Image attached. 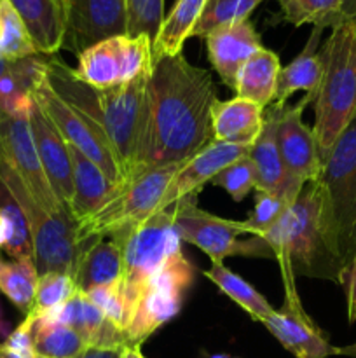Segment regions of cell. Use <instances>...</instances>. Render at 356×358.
<instances>
[{"mask_svg":"<svg viewBox=\"0 0 356 358\" xmlns=\"http://www.w3.org/2000/svg\"><path fill=\"white\" fill-rule=\"evenodd\" d=\"M215 100L212 73L188 63L184 55L154 63L147 83L140 168L185 163L212 143Z\"/></svg>","mask_w":356,"mask_h":358,"instance_id":"6da1fadb","label":"cell"},{"mask_svg":"<svg viewBox=\"0 0 356 358\" xmlns=\"http://www.w3.org/2000/svg\"><path fill=\"white\" fill-rule=\"evenodd\" d=\"M150 73L136 77L124 86L94 90L73 76V69L54 56H47L45 80L56 94L79 114L89 119L114 149L122 171V182L136 177L140 168L145 98Z\"/></svg>","mask_w":356,"mask_h":358,"instance_id":"7a4b0ae2","label":"cell"},{"mask_svg":"<svg viewBox=\"0 0 356 358\" xmlns=\"http://www.w3.org/2000/svg\"><path fill=\"white\" fill-rule=\"evenodd\" d=\"M316 182L321 234L346 278L356 259V115L325 157Z\"/></svg>","mask_w":356,"mask_h":358,"instance_id":"3957f363","label":"cell"},{"mask_svg":"<svg viewBox=\"0 0 356 358\" xmlns=\"http://www.w3.org/2000/svg\"><path fill=\"white\" fill-rule=\"evenodd\" d=\"M271 247L281 275L332 280L342 285L344 275L328 252L320 229V185L309 182L278 222L262 234Z\"/></svg>","mask_w":356,"mask_h":358,"instance_id":"277c9868","label":"cell"},{"mask_svg":"<svg viewBox=\"0 0 356 358\" xmlns=\"http://www.w3.org/2000/svg\"><path fill=\"white\" fill-rule=\"evenodd\" d=\"M323 73L314 94V126L321 161L356 115V23L341 21L320 49Z\"/></svg>","mask_w":356,"mask_h":358,"instance_id":"5b68a950","label":"cell"},{"mask_svg":"<svg viewBox=\"0 0 356 358\" xmlns=\"http://www.w3.org/2000/svg\"><path fill=\"white\" fill-rule=\"evenodd\" d=\"M0 185L16 201L30 231L38 275L68 273L73 276L86 243L79 240V222L72 215H54L34 198L16 171L0 156Z\"/></svg>","mask_w":356,"mask_h":358,"instance_id":"8992f818","label":"cell"},{"mask_svg":"<svg viewBox=\"0 0 356 358\" xmlns=\"http://www.w3.org/2000/svg\"><path fill=\"white\" fill-rule=\"evenodd\" d=\"M181 164L147 168L136 177L122 182L114 198L100 212L79 222V240L86 243L110 236L115 231L135 226L159 212L164 192Z\"/></svg>","mask_w":356,"mask_h":358,"instance_id":"52a82bcc","label":"cell"},{"mask_svg":"<svg viewBox=\"0 0 356 358\" xmlns=\"http://www.w3.org/2000/svg\"><path fill=\"white\" fill-rule=\"evenodd\" d=\"M122 248V283L136 306L140 290L147 280L168 261L173 252L181 248V240L175 227V206L159 210L149 219L122 227L110 234Z\"/></svg>","mask_w":356,"mask_h":358,"instance_id":"ba28073f","label":"cell"},{"mask_svg":"<svg viewBox=\"0 0 356 358\" xmlns=\"http://www.w3.org/2000/svg\"><path fill=\"white\" fill-rule=\"evenodd\" d=\"M175 227L181 241L205 252L212 264H223L230 255L274 259L271 247L260 236H250L243 220L213 215L198 206L195 198L175 205Z\"/></svg>","mask_w":356,"mask_h":358,"instance_id":"9c48e42d","label":"cell"},{"mask_svg":"<svg viewBox=\"0 0 356 358\" xmlns=\"http://www.w3.org/2000/svg\"><path fill=\"white\" fill-rule=\"evenodd\" d=\"M194 264L185 257L181 248H178L140 290L135 315L128 329L129 345L142 346L154 332L180 313L185 294L194 283Z\"/></svg>","mask_w":356,"mask_h":358,"instance_id":"30bf717a","label":"cell"},{"mask_svg":"<svg viewBox=\"0 0 356 358\" xmlns=\"http://www.w3.org/2000/svg\"><path fill=\"white\" fill-rule=\"evenodd\" d=\"M152 41L147 35H119L79 52L73 76L94 90H112L152 72Z\"/></svg>","mask_w":356,"mask_h":358,"instance_id":"8fae6325","label":"cell"},{"mask_svg":"<svg viewBox=\"0 0 356 358\" xmlns=\"http://www.w3.org/2000/svg\"><path fill=\"white\" fill-rule=\"evenodd\" d=\"M34 101L51 119V122L61 133L68 145L89 157L91 161H94L105 171V175L110 178V182H114L115 185L122 184L121 166H119L114 149L105 138L103 133L89 119L84 117L75 108L70 107L65 100H61L45 79L34 91Z\"/></svg>","mask_w":356,"mask_h":358,"instance_id":"7c38bea8","label":"cell"},{"mask_svg":"<svg viewBox=\"0 0 356 358\" xmlns=\"http://www.w3.org/2000/svg\"><path fill=\"white\" fill-rule=\"evenodd\" d=\"M0 156L16 171L28 191L47 212L54 215H72L70 210L56 198L45 177V171L38 159L34 135H31L30 115L10 117V115L0 114Z\"/></svg>","mask_w":356,"mask_h":358,"instance_id":"4fadbf2b","label":"cell"},{"mask_svg":"<svg viewBox=\"0 0 356 358\" xmlns=\"http://www.w3.org/2000/svg\"><path fill=\"white\" fill-rule=\"evenodd\" d=\"M285 299L279 310L272 311L264 322L265 329L295 358H328L339 355V348L330 345L327 334L304 310L297 294L295 276L281 275Z\"/></svg>","mask_w":356,"mask_h":358,"instance_id":"5bb4252c","label":"cell"},{"mask_svg":"<svg viewBox=\"0 0 356 358\" xmlns=\"http://www.w3.org/2000/svg\"><path fill=\"white\" fill-rule=\"evenodd\" d=\"M313 100L311 94H306L295 105H283L276 128V142L283 164L290 177L300 185L316 182L323 170L313 128L302 121L304 108Z\"/></svg>","mask_w":356,"mask_h":358,"instance_id":"9a60e30c","label":"cell"},{"mask_svg":"<svg viewBox=\"0 0 356 358\" xmlns=\"http://www.w3.org/2000/svg\"><path fill=\"white\" fill-rule=\"evenodd\" d=\"M126 35V0H66L63 45L75 55L107 38Z\"/></svg>","mask_w":356,"mask_h":358,"instance_id":"2e32d148","label":"cell"},{"mask_svg":"<svg viewBox=\"0 0 356 358\" xmlns=\"http://www.w3.org/2000/svg\"><path fill=\"white\" fill-rule=\"evenodd\" d=\"M283 105L272 101L264 108V128L257 142L250 147L248 157L255 168V191H264L274 194L292 205L300 194L304 185L297 184L286 171L276 142V128L281 114Z\"/></svg>","mask_w":356,"mask_h":358,"instance_id":"e0dca14e","label":"cell"},{"mask_svg":"<svg viewBox=\"0 0 356 358\" xmlns=\"http://www.w3.org/2000/svg\"><path fill=\"white\" fill-rule=\"evenodd\" d=\"M248 152H250V147L232 145V143L213 140L212 143H208L205 149L199 150L195 156H192L178 168L173 180L170 182L166 192H164L161 210L171 208L187 198H195L198 192L206 184H209L223 168L229 166L239 157L246 156Z\"/></svg>","mask_w":356,"mask_h":358,"instance_id":"ac0fdd59","label":"cell"},{"mask_svg":"<svg viewBox=\"0 0 356 358\" xmlns=\"http://www.w3.org/2000/svg\"><path fill=\"white\" fill-rule=\"evenodd\" d=\"M30 128L45 177H47L56 198L61 201L63 206L68 208L73 194L70 145L35 101L30 112Z\"/></svg>","mask_w":356,"mask_h":358,"instance_id":"d6986e66","label":"cell"},{"mask_svg":"<svg viewBox=\"0 0 356 358\" xmlns=\"http://www.w3.org/2000/svg\"><path fill=\"white\" fill-rule=\"evenodd\" d=\"M208 58L222 83L234 91L241 66L260 49L262 38L250 20L223 24L206 35Z\"/></svg>","mask_w":356,"mask_h":358,"instance_id":"ffe728a7","label":"cell"},{"mask_svg":"<svg viewBox=\"0 0 356 358\" xmlns=\"http://www.w3.org/2000/svg\"><path fill=\"white\" fill-rule=\"evenodd\" d=\"M35 317H42L45 320L68 325L70 329H73L87 343V346H96V348H124V346L129 345L128 334L114 327L105 318L100 308L89 299V296L80 292V290H77L75 296L66 301L63 306L47 311V313L35 315Z\"/></svg>","mask_w":356,"mask_h":358,"instance_id":"44dd1931","label":"cell"},{"mask_svg":"<svg viewBox=\"0 0 356 358\" xmlns=\"http://www.w3.org/2000/svg\"><path fill=\"white\" fill-rule=\"evenodd\" d=\"M23 21L38 55L54 56L63 48L66 3L63 0H9Z\"/></svg>","mask_w":356,"mask_h":358,"instance_id":"7402d4cb","label":"cell"},{"mask_svg":"<svg viewBox=\"0 0 356 358\" xmlns=\"http://www.w3.org/2000/svg\"><path fill=\"white\" fill-rule=\"evenodd\" d=\"M264 128V107L244 98L218 100L212 107L213 140L232 145L251 147Z\"/></svg>","mask_w":356,"mask_h":358,"instance_id":"603a6c76","label":"cell"},{"mask_svg":"<svg viewBox=\"0 0 356 358\" xmlns=\"http://www.w3.org/2000/svg\"><path fill=\"white\" fill-rule=\"evenodd\" d=\"M70 154H72L73 194L68 210L77 222H82L100 212L114 198L119 185L110 182V178L94 161L80 154L72 145H70Z\"/></svg>","mask_w":356,"mask_h":358,"instance_id":"cb8c5ba5","label":"cell"},{"mask_svg":"<svg viewBox=\"0 0 356 358\" xmlns=\"http://www.w3.org/2000/svg\"><path fill=\"white\" fill-rule=\"evenodd\" d=\"M47 56L35 55L9 62L0 76V114L28 117L34 107V91L45 79Z\"/></svg>","mask_w":356,"mask_h":358,"instance_id":"d4e9b609","label":"cell"},{"mask_svg":"<svg viewBox=\"0 0 356 358\" xmlns=\"http://www.w3.org/2000/svg\"><path fill=\"white\" fill-rule=\"evenodd\" d=\"M124 264H122V248L117 240H96L87 241L77 261L73 280L80 292L87 294L98 287L110 285L122 278Z\"/></svg>","mask_w":356,"mask_h":358,"instance_id":"484cf974","label":"cell"},{"mask_svg":"<svg viewBox=\"0 0 356 358\" xmlns=\"http://www.w3.org/2000/svg\"><path fill=\"white\" fill-rule=\"evenodd\" d=\"M321 31L323 28L313 27V34H311L306 48L293 62H290L286 66H281L278 87H276V103H286L288 98L297 91H306L314 98L318 86H320L321 73H323V62H321L320 51H318V41L321 37Z\"/></svg>","mask_w":356,"mask_h":358,"instance_id":"4316f807","label":"cell"},{"mask_svg":"<svg viewBox=\"0 0 356 358\" xmlns=\"http://www.w3.org/2000/svg\"><path fill=\"white\" fill-rule=\"evenodd\" d=\"M281 72L279 56L269 49L255 52L237 73L234 93L260 107H269L276 98L278 77Z\"/></svg>","mask_w":356,"mask_h":358,"instance_id":"83f0119b","label":"cell"},{"mask_svg":"<svg viewBox=\"0 0 356 358\" xmlns=\"http://www.w3.org/2000/svg\"><path fill=\"white\" fill-rule=\"evenodd\" d=\"M208 0H177L163 17L159 31L152 42L154 63L166 56L181 55L185 41L192 37Z\"/></svg>","mask_w":356,"mask_h":358,"instance_id":"f1b7e54d","label":"cell"},{"mask_svg":"<svg viewBox=\"0 0 356 358\" xmlns=\"http://www.w3.org/2000/svg\"><path fill=\"white\" fill-rule=\"evenodd\" d=\"M205 276L218 287L220 292L225 294L241 310L246 311L255 322L264 324L274 311L272 304L251 283L223 264H212V268L205 271Z\"/></svg>","mask_w":356,"mask_h":358,"instance_id":"f546056e","label":"cell"},{"mask_svg":"<svg viewBox=\"0 0 356 358\" xmlns=\"http://www.w3.org/2000/svg\"><path fill=\"white\" fill-rule=\"evenodd\" d=\"M38 285L34 257L3 259L0 254V292L21 311L30 313Z\"/></svg>","mask_w":356,"mask_h":358,"instance_id":"4dcf8cb0","label":"cell"},{"mask_svg":"<svg viewBox=\"0 0 356 358\" xmlns=\"http://www.w3.org/2000/svg\"><path fill=\"white\" fill-rule=\"evenodd\" d=\"M28 315L34 318L31 338L38 358H79L87 348V343L68 325Z\"/></svg>","mask_w":356,"mask_h":358,"instance_id":"1f68e13d","label":"cell"},{"mask_svg":"<svg viewBox=\"0 0 356 358\" xmlns=\"http://www.w3.org/2000/svg\"><path fill=\"white\" fill-rule=\"evenodd\" d=\"M0 250H6L10 259L34 257L27 220L6 189L0 194Z\"/></svg>","mask_w":356,"mask_h":358,"instance_id":"d6a6232c","label":"cell"},{"mask_svg":"<svg viewBox=\"0 0 356 358\" xmlns=\"http://www.w3.org/2000/svg\"><path fill=\"white\" fill-rule=\"evenodd\" d=\"M283 20L293 27H334L341 20V0H278Z\"/></svg>","mask_w":356,"mask_h":358,"instance_id":"836d02e7","label":"cell"},{"mask_svg":"<svg viewBox=\"0 0 356 358\" xmlns=\"http://www.w3.org/2000/svg\"><path fill=\"white\" fill-rule=\"evenodd\" d=\"M35 55L38 52L23 21L9 0H3L0 7V56L7 62H16Z\"/></svg>","mask_w":356,"mask_h":358,"instance_id":"e575fe53","label":"cell"},{"mask_svg":"<svg viewBox=\"0 0 356 358\" xmlns=\"http://www.w3.org/2000/svg\"><path fill=\"white\" fill-rule=\"evenodd\" d=\"M262 2L264 0H208L192 37L205 38L215 28L248 20L255 7Z\"/></svg>","mask_w":356,"mask_h":358,"instance_id":"d590c367","label":"cell"},{"mask_svg":"<svg viewBox=\"0 0 356 358\" xmlns=\"http://www.w3.org/2000/svg\"><path fill=\"white\" fill-rule=\"evenodd\" d=\"M89 299L96 304L105 315L108 322L119 331L128 334V329L131 325L133 315H135V304L131 297L126 292V287L122 283V278L119 282L110 283V285L98 287L87 292Z\"/></svg>","mask_w":356,"mask_h":358,"instance_id":"8d00e7d4","label":"cell"},{"mask_svg":"<svg viewBox=\"0 0 356 358\" xmlns=\"http://www.w3.org/2000/svg\"><path fill=\"white\" fill-rule=\"evenodd\" d=\"M75 280L68 273H45L38 275L37 294H35L34 306L30 313L40 315L63 306L68 299H72L77 292Z\"/></svg>","mask_w":356,"mask_h":358,"instance_id":"74e56055","label":"cell"},{"mask_svg":"<svg viewBox=\"0 0 356 358\" xmlns=\"http://www.w3.org/2000/svg\"><path fill=\"white\" fill-rule=\"evenodd\" d=\"M164 17V0H126V35L154 42Z\"/></svg>","mask_w":356,"mask_h":358,"instance_id":"f35d334b","label":"cell"},{"mask_svg":"<svg viewBox=\"0 0 356 358\" xmlns=\"http://www.w3.org/2000/svg\"><path fill=\"white\" fill-rule=\"evenodd\" d=\"M209 184L222 187L234 201H243L251 189H255V168L246 156L223 168Z\"/></svg>","mask_w":356,"mask_h":358,"instance_id":"ab89813d","label":"cell"},{"mask_svg":"<svg viewBox=\"0 0 356 358\" xmlns=\"http://www.w3.org/2000/svg\"><path fill=\"white\" fill-rule=\"evenodd\" d=\"M288 203L281 198L269 192L257 191L255 192V205L246 220H243L250 236H262L267 233L272 226L279 220V217L288 208Z\"/></svg>","mask_w":356,"mask_h":358,"instance_id":"60d3db41","label":"cell"},{"mask_svg":"<svg viewBox=\"0 0 356 358\" xmlns=\"http://www.w3.org/2000/svg\"><path fill=\"white\" fill-rule=\"evenodd\" d=\"M31 325L34 318L27 315L6 341L0 343V358H38L31 338Z\"/></svg>","mask_w":356,"mask_h":358,"instance_id":"b9f144b4","label":"cell"},{"mask_svg":"<svg viewBox=\"0 0 356 358\" xmlns=\"http://www.w3.org/2000/svg\"><path fill=\"white\" fill-rule=\"evenodd\" d=\"M342 285H344L346 289V301H348V320L349 324H355L356 322V259L353 261L351 268H349Z\"/></svg>","mask_w":356,"mask_h":358,"instance_id":"7bdbcfd3","label":"cell"},{"mask_svg":"<svg viewBox=\"0 0 356 358\" xmlns=\"http://www.w3.org/2000/svg\"><path fill=\"white\" fill-rule=\"evenodd\" d=\"M122 348H96L87 346L79 358H121Z\"/></svg>","mask_w":356,"mask_h":358,"instance_id":"ee69618b","label":"cell"},{"mask_svg":"<svg viewBox=\"0 0 356 358\" xmlns=\"http://www.w3.org/2000/svg\"><path fill=\"white\" fill-rule=\"evenodd\" d=\"M341 21L356 23V0H341Z\"/></svg>","mask_w":356,"mask_h":358,"instance_id":"f6af8a7d","label":"cell"},{"mask_svg":"<svg viewBox=\"0 0 356 358\" xmlns=\"http://www.w3.org/2000/svg\"><path fill=\"white\" fill-rule=\"evenodd\" d=\"M121 358H145L142 353V348L136 345H128L122 348Z\"/></svg>","mask_w":356,"mask_h":358,"instance_id":"bcb514c9","label":"cell"},{"mask_svg":"<svg viewBox=\"0 0 356 358\" xmlns=\"http://www.w3.org/2000/svg\"><path fill=\"white\" fill-rule=\"evenodd\" d=\"M10 327L6 320H3V315H2V308H0V338H3V341L7 339V336L10 334Z\"/></svg>","mask_w":356,"mask_h":358,"instance_id":"7dc6e473","label":"cell"},{"mask_svg":"<svg viewBox=\"0 0 356 358\" xmlns=\"http://www.w3.org/2000/svg\"><path fill=\"white\" fill-rule=\"evenodd\" d=\"M339 355L356 358V343H353V345H349V346H342V348H339Z\"/></svg>","mask_w":356,"mask_h":358,"instance_id":"c3c4849f","label":"cell"},{"mask_svg":"<svg viewBox=\"0 0 356 358\" xmlns=\"http://www.w3.org/2000/svg\"><path fill=\"white\" fill-rule=\"evenodd\" d=\"M7 65H9V62H7V59H3L2 56H0V76H2V73L6 72Z\"/></svg>","mask_w":356,"mask_h":358,"instance_id":"681fc988","label":"cell"},{"mask_svg":"<svg viewBox=\"0 0 356 358\" xmlns=\"http://www.w3.org/2000/svg\"><path fill=\"white\" fill-rule=\"evenodd\" d=\"M208 358H239V357L229 355V353H215V355H209Z\"/></svg>","mask_w":356,"mask_h":358,"instance_id":"f907efd6","label":"cell"},{"mask_svg":"<svg viewBox=\"0 0 356 358\" xmlns=\"http://www.w3.org/2000/svg\"><path fill=\"white\" fill-rule=\"evenodd\" d=\"M2 2H3V0H0V7H2Z\"/></svg>","mask_w":356,"mask_h":358,"instance_id":"816d5d0a","label":"cell"},{"mask_svg":"<svg viewBox=\"0 0 356 358\" xmlns=\"http://www.w3.org/2000/svg\"><path fill=\"white\" fill-rule=\"evenodd\" d=\"M63 2H65V3H66V0H63Z\"/></svg>","mask_w":356,"mask_h":358,"instance_id":"f5cc1de1","label":"cell"}]
</instances>
